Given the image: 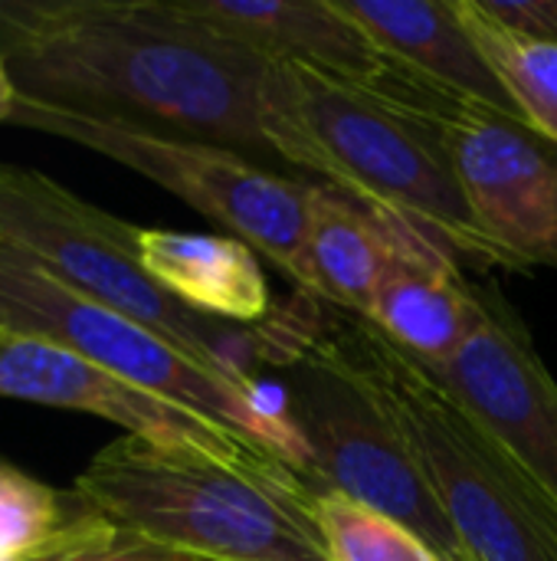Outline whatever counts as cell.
<instances>
[{"label": "cell", "mask_w": 557, "mask_h": 561, "mask_svg": "<svg viewBox=\"0 0 557 561\" xmlns=\"http://www.w3.org/2000/svg\"><path fill=\"white\" fill-rule=\"evenodd\" d=\"M0 329L59 345L121 381L187 408L210 424L259 447L309 480L312 457L289 421L256 381H236L200 365L154 329L72 289L33 256L0 243Z\"/></svg>", "instance_id": "obj_5"}, {"label": "cell", "mask_w": 557, "mask_h": 561, "mask_svg": "<svg viewBox=\"0 0 557 561\" xmlns=\"http://www.w3.org/2000/svg\"><path fill=\"white\" fill-rule=\"evenodd\" d=\"M138 230L53 178L0 161V243L33 256L72 289L154 329L200 365L253 381L233 355L236 332L187 309L148 276L138 260Z\"/></svg>", "instance_id": "obj_7"}, {"label": "cell", "mask_w": 557, "mask_h": 561, "mask_svg": "<svg viewBox=\"0 0 557 561\" xmlns=\"http://www.w3.org/2000/svg\"><path fill=\"white\" fill-rule=\"evenodd\" d=\"M384 59L437 99L476 102L525 122L512 95L486 62L456 0H335Z\"/></svg>", "instance_id": "obj_13"}, {"label": "cell", "mask_w": 557, "mask_h": 561, "mask_svg": "<svg viewBox=\"0 0 557 561\" xmlns=\"http://www.w3.org/2000/svg\"><path fill=\"white\" fill-rule=\"evenodd\" d=\"M453 174L509 270H557V145L496 108H437Z\"/></svg>", "instance_id": "obj_9"}, {"label": "cell", "mask_w": 557, "mask_h": 561, "mask_svg": "<svg viewBox=\"0 0 557 561\" xmlns=\"http://www.w3.org/2000/svg\"><path fill=\"white\" fill-rule=\"evenodd\" d=\"M30 561H207L154 542L141 533H131L95 510H82L76 523L59 533L46 549H39Z\"/></svg>", "instance_id": "obj_20"}, {"label": "cell", "mask_w": 557, "mask_h": 561, "mask_svg": "<svg viewBox=\"0 0 557 561\" xmlns=\"http://www.w3.org/2000/svg\"><path fill=\"white\" fill-rule=\"evenodd\" d=\"M0 398L95 414L108 424H118L128 437L171 450H200L223 460L272 457L259 447L243 444L230 431L210 424L207 417L177 408L151 391H141L59 345L23 339L3 329H0Z\"/></svg>", "instance_id": "obj_11"}, {"label": "cell", "mask_w": 557, "mask_h": 561, "mask_svg": "<svg viewBox=\"0 0 557 561\" xmlns=\"http://www.w3.org/2000/svg\"><path fill=\"white\" fill-rule=\"evenodd\" d=\"M16 99H20V89H16V82H13V76H10L3 56H0V122H10Z\"/></svg>", "instance_id": "obj_22"}, {"label": "cell", "mask_w": 557, "mask_h": 561, "mask_svg": "<svg viewBox=\"0 0 557 561\" xmlns=\"http://www.w3.org/2000/svg\"><path fill=\"white\" fill-rule=\"evenodd\" d=\"M443 561H466V559H443Z\"/></svg>", "instance_id": "obj_24"}, {"label": "cell", "mask_w": 557, "mask_h": 561, "mask_svg": "<svg viewBox=\"0 0 557 561\" xmlns=\"http://www.w3.org/2000/svg\"><path fill=\"white\" fill-rule=\"evenodd\" d=\"M437 108L266 62L259 128L272 158L414 230L460 266L509 270L466 204Z\"/></svg>", "instance_id": "obj_2"}, {"label": "cell", "mask_w": 557, "mask_h": 561, "mask_svg": "<svg viewBox=\"0 0 557 561\" xmlns=\"http://www.w3.org/2000/svg\"><path fill=\"white\" fill-rule=\"evenodd\" d=\"M266 355L289 371L286 414L309 447V483L404 523L443 559H463L450 519L338 339H305L295 352Z\"/></svg>", "instance_id": "obj_8"}, {"label": "cell", "mask_w": 557, "mask_h": 561, "mask_svg": "<svg viewBox=\"0 0 557 561\" xmlns=\"http://www.w3.org/2000/svg\"><path fill=\"white\" fill-rule=\"evenodd\" d=\"M138 260L161 289L207 319L246 325L272 316L259 253L236 237L141 227Z\"/></svg>", "instance_id": "obj_15"}, {"label": "cell", "mask_w": 557, "mask_h": 561, "mask_svg": "<svg viewBox=\"0 0 557 561\" xmlns=\"http://www.w3.org/2000/svg\"><path fill=\"white\" fill-rule=\"evenodd\" d=\"M174 16L263 62L302 66L335 82L404 99V79L335 0H164ZM407 82V79H404Z\"/></svg>", "instance_id": "obj_12"}, {"label": "cell", "mask_w": 557, "mask_h": 561, "mask_svg": "<svg viewBox=\"0 0 557 561\" xmlns=\"http://www.w3.org/2000/svg\"><path fill=\"white\" fill-rule=\"evenodd\" d=\"M0 56L20 95L213 141L256 161L266 62L164 0H0Z\"/></svg>", "instance_id": "obj_1"}, {"label": "cell", "mask_w": 557, "mask_h": 561, "mask_svg": "<svg viewBox=\"0 0 557 561\" xmlns=\"http://www.w3.org/2000/svg\"><path fill=\"white\" fill-rule=\"evenodd\" d=\"M486 62L512 95L525 125L557 145V43L522 39L486 20L473 0H456Z\"/></svg>", "instance_id": "obj_17"}, {"label": "cell", "mask_w": 557, "mask_h": 561, "mask_svg": "<svg viewBox=\"0 0 557 561\" xmlns=\"http://www.w3.org/2000/svg\"><path fill=\"white\" fill-rule=\"evenodd\" d=\"M13 125L66 138L102 158H112L158 187L190 204L230 237L250 243L263 260L279 266L309 293L305 230L312 181H292L263 161L200 138H184L128 118L82 112L20 95Z\"/></svg>", "instance_id": "obj_6"}, {"label": "cell", "mask_w": 557, "mask_h": 561, "mask_svg": "<svg viewBox=\"0 0 557 561\" xmlns=\"http://www.w3.org/2000/svg\"><path fill=\"white\" fill-rule=\"evenodd\" d=\"M85 503L0 460V556L30 559L66 533Z\"/></svg>", "instance_id": "obj_19"}, {"label": "cell", "mask_w": 557, "mask_h": 561, "mask_svg": "<svg viewBox=\"0 0 557 561\" xmlns=\"http://www.w3.org/2000/svg\"><path fill=\"white\" fill-rule=\"evenodd\" d=\"M384 408L466 561H557V523L486 427L404 348L368 322L338 339Z\"/></svg>", "instance_id": "obj_4"}, {"label": "cell", "mask_w": 557, "mask_h": 561, "mask_svg": "<svg viewBox=\"0 0 557 561\" xmlns=\"http://www.w3.org/2000/svg\"><path fill=\"white\" fill-rule=\"evenodd\" d=\"M312 513L332 561H443L404 523L335 490L312 486Z\"/></svg>", "instance_id": "obj_18"}, {"label": "cell", "mask_w": 557, "mask_h": 561, "mask_svg": "<svg viewBox=\"0 0 557 561\" xmlns=\"http://www.w3.org/2000/svg\"><path fill=\"white\" fill-rule=\"evenodd\" d=\"M72 493L105 519L207 561H332L312 483L276 457L223 460L118 437Z\"/></svg>", "instance_id": "obj_3"}, {"label": "cell", "mask_w": 557, "mask_h": 561, "mask_svg": "<svg viewBox=\"0 0 557 561\" xmlns=\"http://www.w3.org/2000/svg\"><path fill=\"white\" fill-rule=\"evenodd\" d=\"M476 10L512 36L557 43V0H473Z\"/></svg>", "instance_id": "obj_21"}, {"label": "cell", "mask_w": 557, "mask_h": 561, "mask_svg": "<svg viewBox=\"0 0 557 561\" xmlns=\"http://www.w3.org/2000/svg\"><path fill=\"white\" fill-rule=\"evenodd\" d=\"M502 447L557 523V381L519 312L486 289V319L443 365H423Z\"/></svg>", "instance_id": "obj_10"}, {"label": "cell", "mask_w": 557, "mask_h": 561, "mask_svg": "<svg viewBox=\"0 0 557 561\" xmlns=\"http://www.w3.org/2000/svg\"><path fill=\"white\" fill-rule=\"evenodd\" d=\"M0 561H30V559H7V556H0Z\"/></svg>", "instance_id": "obj_23"}, {"label": "cell", "mask_w": 557, "mask_h": 561, "mask_svg": "<svg viewBox=\"0 0 557 561\" xmlns=\"http://www.w3.org/2000/svg\"><path fill=\"white\" fill-rule=\"evenodd\" d=\"M394 253V220L348 201L345 194L312 184L305 263L309 293L322 296L355 319H364Z\"/></svg>", "instance_id": "obj_16"}, {"label": "cell", "mask_w": 557, "mask_h": 561, "mask_svg": "<svg viewBox=\"0 0 557 561\" xmlns=\"http://www.w3.org/2000/svg\"><path fill=\"white\" fill-rule=\"evenodd\" d=\"M483 319L486 289L473 286L453 256L394 224L391 266L361 322L420 365H443L476 335Z\"/></svg>", "instance_id": "obj_14"}]
</instances>
